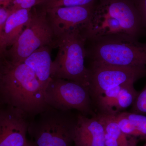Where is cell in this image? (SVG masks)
<instances>
[{
  "instance_id": "obj_5",
  "label": "cell",
  "mask_w": 146,
  "mask_h": 146,
  "mask_svg": "<svg viewBox=\"0 0 146 146\" xmlns=\"http://www.w3.org/2000/svg\"><path fill=\"white\" fill-rule=\"evenodd\" d=\"M38 116L28 131L36 146H71L77 115L50 107Z\"/></svg>"
},
{
  "instance_id": "obj_9",
  "label": "cell",
  "mask_w": 146,
  "mask_h": 146,
  "mask_svg": "<svg viewBox=\"0 0 146 146\" xmlns=\"http://www.w3.org/2000/svg\"><path fill=\"white\" fill-rule=\"evenodd\" d=\"M32 120L25 112L10 106L0 108V146H25Z\"/></svg>"
},
{
  "instance_id": "obj_26",
  "label": "cell",
  "mask_w": 146,
  "mask_h": 146,
  "mask_svg": "<svg viewBox=\"0 0 146 146\" xmlns=\"http://www.w3.org/2000/svg\"><path fill=\"white\" fill-rule=\"evenodd\" d=\"M143 146H146V141L145 143V145H144Z\"/></svg>"
},
{
  "instance_id": "obj_25",
  "label": "cell",
  "mask_w": 146,
  "mask_h": 146,
  "mask_svg": "<svg viewBox=\"0 0 146 146\" xmlns=\"http://www.w3.org/2000/svg\"><path fill=\"white\" fill-rule=\"evenodd\" d=\"M25 146H36V145L34 143V142L32 141V140L29 141V140H27L26 144Z\"/></svg>"
},
{
  "instance_id": "obj_13",
  "label": "cell",
  "mask_w": 146,
  "mask_h": 146,
  "mask_svg": "<svg viewBox=\"0 0 146 146\" xmlns=\"http://www.w3.org/2000/svg\"><path fill=\"white\" fill-rule=\"evenodd\" d=\"M51 48L52 47L48 46L40 47L23 62L33 71L44 90L52 78Z\"/></svg>"
},
{
  "instance_id": "obj_4",
  "label": "cell",
  "mask_w": 146,
  "mask_h": 146,
  "mask_svg": "<svg viewBox=\"0 0 146 146\" xmlns=\"http://www.w3.org/2000/svg\"><path fill=\"white\" fill-rule=\"evenodd\" d=\"M86 50L92 62L115 66L146 67V43L131 36L113 35L91 40Z\"/></svg>"
},
{
  "instance_id": "obj_6",
  "label": "cell",
  "mask_w": 146,
  "mask_h": 146,
  "mask_svg": "<svg viewBox=\"0 0 146 146\" xmlns=\"http://www.w3.org/2000/svg\"><path fill=\"white\" fill-rule=\"evenodd\" d=\"M56 38L48 21L46 9L33 8L29 21L15 43L1 56L12 63H22L35 51L48 46L56 48Z\"/></svg>"
},
{
  "instance_id": "obj_21",
  "label": "cell",
  "mask_w": 146,
  "mask_h": 146,
  "mask_svg": "<svg viewBox=\"0 0 146 146\" xmlns=\"http://www.w3.org/2000/svg\"><path fill=\"white\" fill-rule=\"evenodd\" d=\"M46 0H12L10 7L13 10L20 9H31L42 6Z\"/></svg>"
},
{
  "instance_id": "obj_10",
  "label": "cell",
  "mask_w": 146,
  "mask_h": 146,
  "mask_svg": "<svg viewBox=\"0 0 146 146\" xmlns=\"http://www.w3.org/2000/svg\"><path fill=\"white\" fill-rule=\"evenodd\" d=\"M96 4L45 9L48 21L56 38L73 29H80L83 31L91 20Z\"/></svg>"
},
{
  "instance_id": "obj_23",
  "label": "cell",
  "mask_w": 146,
  "mask_h": 146,
  "mask_svg": "<svg viewBox=\"0 0 146 146\" xmlns=\"http://www.w3.org/2000/svg\"><path fill=\"white\" fill-rule=\"evenodd\" d=\"M13 10L10 6H0V33L3 31L7 21Z\"/></svg>"
},
{
  "instance_id": "obj_11",
  "label": "cell",
  "mask_w": 146,
  "mask_h": 146,
  "mask_svg": "<svg viewBox=\"0 0 146 146\" xmlns=\"http://www.w3.org/2000/svg\"><path fill=\"white\" fill-rule=\"evenodd\" d=\"M73 141L75 146H106L104 127L97 115L89 118L78 114Z\"/></svg>"
},
{
  "instance_id": "obj_12",
  "label": "cell",
  "mask_w": 146,
  "mask_h": 146,
  "mask_svg": "<svg viewBox=\"0 0 146 146\" xmlns=\"http://www.w3.org/2000/svg\"><path fill=\"white\" fill-rule=\"evenodd\" d=\"M33 8L20 9L12 11L7 21L3 31L0 33L1 55L15 43L23 31L30 19Z\"/></svg>"
},
{
  "instance_id": "obj_1",
  "label": "cell",
  "mask_w": 146,
  "mask_h": 146,
  "mask_svg": "<svg viewBox=\"0 0 146 146\" xmlns=\"http://www.w3.org/2000/svg\"><path fill=\"white\" fill-rule=\"evenodd\" d=\"M0 105L23 110L33 119L50 108L44 89L33 71L25 63L0 60Z\"/></svg>"
},
{
  "instance_id": "obj_8",
  "label": "cell",
  "mask_w": 146,
  "mask_h": 146,
  "mask_svg": "<svg viewBox=\"0 0 146 146\" xmlns=\"http://www.w3.org/2000/svg\"><path fill=\"white\" fill-rule=\"evenodd\" d=\"M89 91L92 100L110 89L134 84L146 76V67L115 66L92 62Z\"/></svg>"
},
{
  "instance_id": "obj_18",
  "label": "cell",
  "mask_w": 146,
  "mask_h": 146,
  "mask_svg": "<svg viewBox=\"0 0 146 146\" xmlns=\"http://www.w3.org/2000/svg\"><path fill=\"white\" fill-rule=\"evenodd\" d=\"M132 121L138 132V137L146 141V116L133 112H123Z\"/></svg>"
},
{
  "instance_id": "obj_14",
  "label": "cell",
  "mask_w": 146,
  "mask_h": 146,
  "mask_svg": "<svg viewBox=\"0 0 146 146\" xmlns=\"http://www.w3.org/2000/svg\"><path fill=\"white\" fill-rule=\"evenodd\" d=\"M97 117L104 127L106 146H137L138 138L123 133L114 115L99 114Z\"/></svg>"
},
{
  "instance_id": "obj_2",
  "label": "cell",
  "mask_w": 146,
  "mask_h": 146,
  "mask_svg": "<svg viewBox=\"0 0 146 146\" xmlns=\"http://www.w3.org/2000/svg\"><path fill=\"white\" fill-rule=\"evenodd\" d=\"M82 32L86 40L90 41L113 35L137 39L143 31L133 0H98Z\"/></svg>"
},
{
  "instance_id": "obj_15",
  "label": "cell",
  "mask_w": 146,
  "mask_h": 146,
  "mask_svg": "<svg viewBox=\"0 0 146 146\" xmlns=\"http://www.w3.org/2000/svg\"><path fill=\"white\" fill-rule=\"evenodd\" d=\"M122 86L115 87L105 91L92 100L100 111V114L115 115L116 102Z\"/></svg>"
},
{
  "instance_id": "obj_19",
  "label": "cell",
  "mask_w": 146,
  "mask_h": 146,
  "mask_svg": "<svg viewBox=\"0 0 146 146\" xmlns=\"http://www.w3.org/2000/svg\"><path fill=\"white\" fill-rule=\"evenodd\" d=\"M114 116L120 129L123 133L138 138L136 127L132 121L126 117L123 112H120Z\"/></svg>"
},
{
  "instance_id": "obj_22",
  "label": "cell",
  "mask_w": 146,
  "mask_h": 146,
  "mask_svg": "<svg viewBox=\"0 0 146 146\" xmlns=\"http://www.w3.org/2000/svg\"><path fill=\"white\" fill-rule=\"evenodd\" d=\"M141 18L142 31L146 34V0H133Z\"/></svg>"
},
{
  "instance_id": "obj_20",
  "label": "cell",
  "mask_w": 146,
  "mask_h": 146,
  "mask_svg": "<svg viewBox=\"0 0 146 146\" xmlns=\"http://www.w3.org/2000/svg\"><path fill=\"white\" fill-rule=\"evenodd\" d=\"M132 112L146 115V85L132 105Z\"/></svg>"
},
{
  "instance_id": "obj_7",
  "label": "cell",
  "mask_w": 146,
  "mask_h": 146,
  "mask_svg": "<svg viewBox=\"0 0 146 146\" xmlns=\"http://www.w3.org/2000/svg\"><path fill=\"white\" fill-rule=\"evenodd\" d=\"M50 107L62 111L75 109L84 116H96L89 88L75 82L52 78L44 90Z\"/></svg>"
},
{
  "instance_id": "obj_16",
  "label": "cell",
  "mask_w": 146,
  "mask_h": 146,
  "mask_svg": "<svg viewBox=\"0 0 146 146\" xmlns=\"http://www.w3.org/2000/svg\"><path fill=\"white\" fill-rule=\"evenodd\" d=\"M139 93L134 88V84L122 86L117 98L115 107L116 113H119L133 105Z\"/></svg>"
},
{
  "instance_id": "obj_3",
  "label": "cell",
  "mask_w": 146,
  "mask_h": 146,
  "mask_svg": "<svg viewBox=\"0 0 146 146\" xmlns=\"http://www.w3.org/2000/svg\"><path fill=\"white\" fill-rule=\"evenodd\" d=\"M86 41L80 29L71 30L57 37L58 52L52 62L51 78L75 82L89 88L91 72L84 65Z\"/></svg>"
},
{
  "instance_id": "obj_17",
  "label": "cell",
  "mask_w": 146,
  "mask_h": 146,
  "mask_svg": "<svg viewBox=\"0 0 146 146\" xmlns=\"http://www.w3.org/2000/svg\"><path fill=\"white\" fill-rule=\"evenodd\" d=\"M98 0H46L41 6L45 9L58 7L84 6L95 4Z\"/></svg>"
},
{
  "instance_id": "obj_24",
  "label": "cell",
  "mask_w": 146,
  "mask_h": 146,
  "mask_svg": "<svg viewBox=\"0 0 146 146\" xmlns=\"http://www.w3.org/2000/svg\"><path fill=\"white\" fill-rule=\"evenodd\" d=\"M12 0H0V6L8 7L10 6Z\"/></svg>"
}]
</instances>
